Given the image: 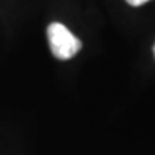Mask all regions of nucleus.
<instances>
[{
    "instance_id": "nucleus-1",
    "label": "nucleus",
    "mask_w": 155,
    "mask_h": 155,
    "mask_svg": "<svg viewBox=\"0 0 155 155\" xmlns=\"http://www.w3.org/2000/svg\"><path fill=\"white\" fill-rule=\"evenodd\" d=\"M48 40L55 58L68 61L76 55L82 48L81 40L62 23H50L48 28Z\"/></svg>"
},
{
    "instance_id": "nucleus-2",
    "label": "nucleus",
    "mask_w": 155,
    "mask_h": 155,
    "mask_svg": "<svg viewBox=\"0 0 155 155\" xmlns=\"http://www.w3.org/2000/svg\"><path fill=\"white\" fill-rule=\"evenodd\" d=\"M127 2L131 6H141L144 3H147V2H150V0H127Z\"/></svg>"
},
{
    "instance_id": "nucleus-3",
    "label": "nucleus",
    "mask_w": 155,
    "mask_h": 155,
    "mask_svg": "<svg viewBox=\"0 0 155 155\" xmlns=\"http://www.w3.org/2000/svg\"><path fill=\"white\" fill-rule=\"evenodd\" d=\"M154 55H155V46H154Z\"/></svg>"
}]
</instances>
